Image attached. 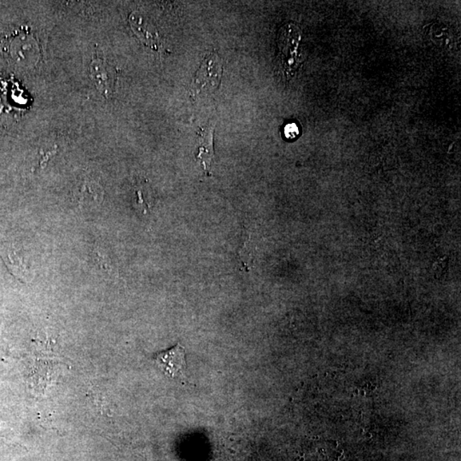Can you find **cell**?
<instances>
[{
  "label": "cell",
  "instance_id": "1",
  "mask_svg": "<svg viewBox=\"0 0 461 461\" xmlns=\"http://www.w3.org/2000/svg\"><path fill=\"white\" fill-rule=\"evenodd\" d=\"M301 30L293 23L285 25L278 34V65L286 77H292L297 67V50Z\"/></svg>",
  "mask_w": 461,
  "mask_h": 461
},
{
  "label": "cell",
  "instance_id": "2",
  "mask_svg": "<svg viewBox=\"0 0 461 461\" xmlns=\"http://www.w3.org/2000/svg\"><path fill=\"white\" fill-rule=\"evenodd\" d=\"M223 66L220 57L214 53L207 56L193 79L190 93L197 98L218 90L221 85Z\"/></svg>",
  "mask_w": 461,
  "mask_h": 461
},
{
  "label": "cell",
  "instance_id": "3",
  "mask_svg": "<svg viewBox=\"0 0 461 461\" xmlns=\"http://www.w3.org/2000/svg\"><path fill=\"white\" fill-rule=\"evenodd\" d=\"M152 359L167 377L181 381L186 379V349L181 344L165 351L155 353Z\"/></svg>",
  "mask_w": 461,
  "mask_h": 461
},
{
  "label": "cell",
  "instance_id": "4",
  "mask_svg": "<svg viewBox=\"0 0 461 461\" xmlns=\"http://www.w3.org/2000/svg\"><path fill=\"white\" fill-rule=\"evenodd\" d=\"M11 50L15 60L26 65H35L41 56L38 42L30 32H20L13 39Z\"/></svg>",
  "mask_w": 461,
  "mask_h": 461
},
{
  "label": "cell",
  "instance_id": "5",
  "mask_svg": "<svg viewBox=\"0 0 461 461\" xmlns=\"http://www.w3.org/2000/svg\"><path fill=\"white\" fill-rule=\"evenodd\" d=\"M91 81L103 96L109 98L114 93L115 71L108 63L95 59L89 67Z\"/></svg>",
  "mask_w": 461,
  "mask_h": 461
},
{
  "label": "cell",
  "instance_id": "6",
  "mask_svg": "<svg viewBox=\"0 0 461 461\" xmlns=\"http://www.w3.org/2000/svg\"><path fill=\"white\" fill-rule=\"evenodd\" d=\"M129 22L131 27L141 41L146 46L157 49L160 46L157 32L148 21L143 17L141 13H133L130 15Z\"/></svg>",
  "mask_w": 461,
  "mask_h": 461
},
{
  "label": "cell",
  "instance_id": "7",
  "mask_svg": "<svg viewBox=\"0 0 461 461\" xmlns=\"http://www.w3.org/2000/svg\"><path fill=\"white\" fill-rule=\"evenodd\" d=\"M214 128L213 126H206L202 129L200 134V152H198V159H201L202 166L206 174L209 173L212 161L214 157Z\"/></svg>",
  "mask_w": 461,
  "mask_h": 461
},
{
  "label": "cell",
  "instance_id": "8",
  "mask_svg": "<svg viewBox=\"0 0 461 461\" xmlns=\"http://www.w3.org/2000/svg\"><path fill=\"white\" fill-rule=\"evenodd\" d=\"M0 253H1L3 259H5L6 265L15 276L22 280H30L29 270L27 269L25 264H23L22 259L18 255L15 249L3 246Z\"/></svg>",
  "mask_w": 461,
  "mask_h": 461
},
{
  "label": "cell",
  "instance_id": "9",
  "mask_svg": "<svg viewBox=\"0 0 461 461\" xmlns=\"http://www.w3.org/2000/svg\"><path fill=\"white\" fill-rule=\"evenodd\" d=\"M103 190L100 186L94 182H86L79 190V202L83 204H90V201L100 202L103 200Z\"/></svg>",
  "mask_w": 461,
  "mask_h": 461
},
{
  "label": "cell",
  "instance_id": "10",
  "mask_svg": "<svg viewBox=\"0 0 461 461\" xmlns=\"http://www.w3.org/2000/svg\"><path fill=\"white\" fill-rule=\"evenodd\" d=\"M448 270V257H445L439 258L434 265H433L432 271L436 280H444L447 276Z\"/></svg>",
  "mask_w": 461,
  "mask_h": 461
},
{
  "label": "cell",
  "instance_id": "11",
  "mask_svg": "<svg viewBox=\"0 0 461 461\" xmlns=\"http://www.w3.org/2000/svg\"><path fill=\"white\" fill-rule=\"evenodd\" d=\"M284 134L285 138H287V140H295L298 135H299V129H298L296 123H288L285 126Z\"/></svg>",
  "mask_w": 461,
  "mask_h": 461
}]
</instances>
